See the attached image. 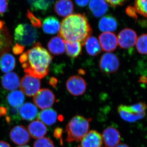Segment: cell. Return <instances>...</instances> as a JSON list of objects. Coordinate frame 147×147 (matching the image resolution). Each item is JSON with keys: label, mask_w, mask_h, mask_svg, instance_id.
<instances>
[{"label": "cell", "mask_w": 147, "mask_h": 147, "mask_svg": "<svg viewBox=\"0 0 147 147\" xmlns=\"http://www.w3.org/2000/svg\"><path fill=\"white\" fill-rule=\"evenodd\" d=\"M53 57L39 42L35 43L31 49L19 57L24 71L30 76L41 79L47 75Z\"/></svg>", "instance_id": "6da1fadb"}, {"label": "cell", "mask_w": 147, "mask_h": 147, "mask_svg": "<svg viewBox=\"0 0 147 147\" xmlns=\"http://www.w3.org/2000/svg\"><path fill=\"white\" fill-rule=\"evenodd\" d=\"M92 32L85 14L76 13L64 18L61 23L58 35L64 40L79 41L84 45Z\"/></svg>", "instance_id": "7a4b0ae2"}, {"label": "cell", "mask_w": 147, "mask_h": 147, "mask_svg": "<svg viewBox=\"0 0 147 147\" xmlns=\"http://www.w3.org/2000/svg\"><path fill=\"white\" fill-rule=\"evenodd\" d=\"M92 120L91 118L86 119L82 116L73 117L66 127L67 142L71 143L82 141L88 133L90 123Z\"/></svg>", "instance_id": "3957f363"}, {"label": "cell", "mask_w": 147, "mask_h": 147, "mask_svg": "<svg viewBox=\"0 0 147 147\" xmlns=\"http://www.w3.org/2000/svg\"><path fill=\"white\" fill-rule=\"evenodd\" d=\"M37 37L36 29L30 24H19L15 29L14 39L17 43L24 47L34 44Z\"/></svg>", "instance_id": "277c9868"}, {"label": "cell", "mask_w": 147, "mask_h": 147, "mask_svg": "<svg viewBox=\"0 0 147 147\" xmlns=\"http://www.w3.org/2000/svg\"><path fill=\"white\" fill-rule=\"evenodd\" d=\"M120 66L118 57L112 53L103 54L99 61V67L103 73L111 74L116 72Z\"/></svg>", "instance_id": "5b68a950"}, {"label": "cell", "mask_w": 147, "mask_h": 147, "mask_svg": "<svg viewBox=\"0 0 147 147\" xmlns=\"http://www.w3.org/2000/svg\"><path fill=\"white\" fill-rule=\"evenodd\" d=\"M55 94L48 89H42L34 95L33 101L38 108L46 109L53 106L55 102Z\"/></svg>", "instance_id": "8992f818"}, {"label": "cell", "mask_w": 147, "mask_h": 147, "mask_svg": "<svg viewBox=\"0 0 147 147\" xmlns=\"http://www.w3.org/2000/svg\"><path fill=\"white\" fill-rule=\"evenodd\" d=\"M20 87L22 92L27 96L31 97L39 90L40 81L37 78L26 74L21 79Z\"/></svg>", "instance_id": "52a82bcc"}, {"label": "cell", "mask_w": 147, "mask_h": 147, "mask_svg": "<svg viewBox=\"0 0 147 147\" xmlns=\"http://www.w3.org/2000/svg\"><path fill=\"white\" fill-rule=\"evenodd\" d=\"M67 89L69 92L75 96L84 94L86 89V81L80 76H72L68 79L66 84Z\"/></svg>", "instance_id": "ba28073f"}, {"label": "cell", "mask_w": 147, "mask_h": 147, "mask_svg": "<svg viewBox=\"0 0 147 147\" xmlns=\"http://www.w3.org/2000/svg\"><path fill=\"white\" fill-rule=\"evenodd\" d=\"M137 38V33L134 30L131 29L125 28L119 34L118 43L122 49H129L135 45Z\"/></svg>", "instance_id": "9c48e42d"}, {"label": "cell", "mask_w": 147, "mask_h": 147, "mask_svg": "<svg viewBox=\"0 0 147 147\" xmlns=\"http://www.w3.org/2000/svg\"><path fill=\"white\" fill-rule=\"evenodd\" d=\"M118 112L121 117L123 120L128 122H134L139 120L145 116V115L139 113L132 105H119L118 108Z\"/></svg>", "instance_id": "30bf717a"}, {"label": "cell", "mask_w": 147, "mask_h": 147, "mask_svg": "<svg viewBox=\"0 0 147 147\" xmlns=\"http://www.w3.org/2000/svg\"><path fill=\"white\" fill-rule=\"evenodd\" d=\"M10 139L16 144L24 145L28 143L30 139L28 129L23 125L14 127L10 132Z\"/></svg>", "instance_id": "8fae6325"}, {"label": "cell", "mask_w": 147, "mask_h": 147, "mask_svg": "<svg viewBox=\"0 0 147 147\" xmlns=\"http://www.w3.org/2000/svg\"><path fill=\"white\" fill-rule=\"evenodd\" d=\"M98 38L100 47L105 52H113L117 47V37L114 33L103 32L99 36Z\"/></svg>", "instance_id": "7c38bea8"}, {"label": "cell", "mask_w": 147, "mask_h": 147, "mask_svg": "<svg viewBox=\"0 0 147 147\" xmlns=\"http://www.w3.org/2000/svg\"><path fill=\"white\" fill-rule=\"evenodd\" d=\"M102 141L108 147H115L121 141V135L117 129L112 127L105 129L102 132Z\"/></svg>", "instance_id": "4fadbf2b"}, {"label": "cell", "mask_w": 147, "mask_h": 147, "mask_svg": "<svg viewBox=\"0 0 147 147\" xmlns=\"http://www.w3.org/2000/svg\"><path fill=\"white\" fill-rule=\"evenodd\" d=\"M11 38L4 22L0 20V56L10 49Z\"/></svg>", "instance_id": "5bb4252c"}, {"label": "cell", "mask_w": 147, "mask_h": 147, "mask_svg": "<svg viewBox=\"0 0 147 147\" xmlns=\"http://www.w3.org/2000/svg\"><path fill=\"white\" fill-rule=\"evenodd\" d=\"M102 144L101 134L95 130L88 132L82 140V147H100Z\"/></svg>", "instance_id": "9a60e30c"}, {"label": "cell", "mask_w": 147, "mask_h": 147, "mask_svg": "<svg viewBox=\"0 0 147 147\" xmlns=\"http://www.w3.org/2000/svg\"><path fill=\"white\" fill-rule=\"evenodd\" d=\"M74 5L71 0H58L55 3L54 9L57 15L61 17H67L74 11Z\"/></svg>", "instance_id": "2e32d148"}, {"label": "cell", "mask_w": 147, "mask_h": 147, "mask_svg": "<svg viewBox=\"0 0 147 147\" xmlns=\"http://www.w3.org/2000/svg\"><path fill=\"white\" fill-rule=\"evenodd\" d=\"M1 83L5 89L9 91L14 90L20 86L18 75L15 72H9L2 77Z\"/></svg>", "instance_id": "e0dca14e"}, {"label": "cell", "mask_w": 147, "mask_h": 147, "mask_svg": "<svg viewBox=\"0 0 147 147\" xmlns=\"http://www.w3.org/2000/svg\"><path fill=\"white\" fill-rule=\"evenodd\" d=\"M19 113L22 119L31 121L36 117L38 112L35 105L30 102H26L20 107Z\"/></svg>", "instance_id": "ac0fdd59"}, {"label": "cell", "mask_w": 147, "mask_h": 147, "mask_svg": "<svg viewBox=\"0 0 147 147\" xmlns=\"http://www.w3.org/2000/svg\"><path fill=\"white\" fill-rule=\"evenodd\" d=\"M47 47L50 53L53 55H62L65 52V40L60 36L54 37L49 41Z\"/></svg>", "instance_id": "d6986e66"}, {"label": "cell", "mask_w": 147, "mask_h": 147, "mask_svg": "<svg viewBox=\"0 0 147 147\" xmlns=\"http://www.w3.org/2000/svg\"><path fill=\"white\" fill-rule=\"evenodd\" d=\"M28 127L29 133L34 139L42 138L47 133L46 127L44 123L39 120L32 122L29 124Z\"/></svg>", "instance_id": "ffe728a7"}, {"label": "cell", "mask_w": 147, "mask_h": 147, "mask_svg": "<svg viewBox=\"0 0 147 147\" xmlns=\"http://www.w3.org/2000/svg\"><path fill=\"white\" fill-rule=\"evenodd\" d=\"M90 10L96 17H100L108 11V6L105 0H91L89 6Z\"/></svg>", "instance_id": "44dd1931"}, {"label": "cell", "mask_w": 147, "mask_h": 147, "mask_svg": "<svg viewBox=\"0 0 147 147\" xmlns=\"http://www.w3.org/2000/svg\"><path fill=\"white\" fill-rule=\"evenodd\" d=\"M60 26L57 18L54 16H48L43 21L42 28L45 33L54 34L59 32Z\"/></svg>", "instance_id": "7402d4cb"}, {"label": "cell", "mask_w": 147, "mask_h": 147, "mask_svg": "<svg viewBox=\"0 0 147 147\" xmlns=\"http://www.w3.org/2000/svg\"><path fill=\"white\" fill-rule=\"evenodd\" d=\"M117 26V22L116 18L110 15L102 17L98 24L99 30L104 32L115 31Z\"/></svg>", "instance_id": "603a6c76"}, {"label": "cell", "mask_w": 147, "mask_h": 147, "mask_svg": "<svg viewBox=\"0 0 147 147\" xmlns=\"http://www.w3.org/2000/svg\"><path fill=\"white\" fill-rule=\"evenodd\" d=\"M57 118V114L55 110L51 108L44 109L38 114V120L48 125H52L56 123Z\"/></svg>", "instance_id": "cb8c5ba5"}, {"label": "cell", "mask_w": 147, "mask_h": 147, "mask_svg": "<svg viewBox=\"0 0 147 147\" xmlns=\"http://www.w3.org/2000/svg\"><path fill=\"white\" fill-rule=\"evenodd\" d=\"M15 58L9 53H5L0 57V69L4 72H9L15 68Z\"/></svg>", "instance_id": "d4e9b609"}, {"label": "cell", "mask_w": 147, "mask_h": 147, "mask_svg": "<svg viewBox=\"0 0 147 147\" xmlns=\"http://www.w3.org/2000/svg\"><path fill=\"white\" fill-rule=\"evenodd\" d=\"M24 94L20 90L11 92L7 97L8 104L12 108H19L23 105L25 100Z\"/></svg>", "instance_id": "484cf974"}, {"label": "cell", "mask_w": 147, "mask_h": 147, "mask_svg": "<svg viewBox=\"0 0 147 147\" xmlns=\"http://www.w3.org/2000/svg\"><path fill=\"white\" fill-rule=\"evenodd\" d=\"M67 55L69 57L74 59L82 54V44L79 41L65 40Z\"/></svg>", "instance_id": "4316f807"}, {"label": "cell", "mask_w": 147, "mask_h": 147, "mask_svg": "<svg viewBox=\"0 0 147 147\" xmlns=\"http://www.w3.org/2000/svg\"><path fill=\"white\" fill-rule=\"evenodd\" d=\"M87 53L91 56H96L99 55L101 51V47L96 38L90 36L85 42Z\"/></svg>", "instance_id": "83f0119b"}, {"label": "cell", "mask_w": 147, "mask_h": 147, "mask_svg": "<svg viewBox=\"0 0 147 147\" xmlns=\"http://www.w3.org/2000/svg\"><path fill=\"white\" fill-rule=\"evenodd\" d=\"M34 10H47L52 6L55 0H27Z\"/></svg>", "instance_id": "f1b7e54d"}, {"label": "cell", "mask_w": 147, "mask_h": 147, "mask_svg": "<svg viewBox=\"0 0 147 147\" xmlns=\"http://www.w3.org/2000/svg\"><path fill=\"white\" fill-rule=\"evenodd\" d=\"M135 45L138 53L147 55V34L141 35L138 37Z\"/></svg>", "instance_id": "f546056e"}, {"label": "cell", "mask_w": 147, "mask_h": 147, "mask_svg": "<svg viewBox=\"0 0 147 147\" xmlns=\"http://www.w3.org/2000/svg\"><path fill=\"white\" fill-rule=\"evenodd\" d=\"M135 8L139 14L147 17V0H135Z\"/></svg>", "instance_id": "4dcf8cb0"}, {"label": "cell", "mask_w": 147, "mask_h": 147, "mask_svg": "<svg viewBox=\"0 0 147 147\" xmlns=\"http://www.w3.org/2000/svg\"><path fill=\"white\" fill-rule=\"evenodd\" d=\"M34 147H55V146L51 139L47 137H42L35 141Z\"/></svg>", "instance_id": "1f68e13d"}, {"label": "cell", "mask_w": 147, "mask_h": 147, "mask_svg": "<svg viewBox=\"0 0 147 147\" xmlns=\"http://www.w3.org/2000/svg\"><path fill=\"white\" fill-rule=\"evenodd\" d=\"M26 15L27 18L30 21L33 26L37 28H40L42 26V23L40 20L34 16L30 10L27 11Z\"/></svg>", "instance_id": "d6a6232c"}, {"label": "cell", "mask_w": 147, "mask_h": 147, "mask_svg": "<svg viewBox=\"0 0 147 147\" xmlns=\"http://www.w3.org/2000/svg\"><path fill=\"white\" fill-rule=\"evenodd\" d=\"M126 12L129 16L134 18H137V11L135 7L129 6L126 8Z\"/></svg>", "instance_id": "836d02e7"}, {"label": "cell", "mask_w": 147, "mask_h": 147, "mask_svg": "<svg viewBox=\"0 0 147 147\" xmlns=\"http://www.w3.org/2000/svg\"><path fill=\"white\" fill-rule=\"evenodd\" d=\"M127 0H105V1L108 2L113 7H116L119 5H122Z\"/></svg>", "instance_id": "e575fe53"}, {"label": "cell", "mask_w": 147, "mask_h": 147, "mask_svg": "<svg viewBox=\"0 0 147 147\" xmlns=\"http://www.w3.org/2000/svg\"><path fill=\"white\" fill-rule=\"evenodd\" d=\"M8 8L7 0H0V14L5 13Z\"/></svg>", "instance_id": "d590c367"}, {"label": "cell", "mask_w": 147, "mask_h": 147, "mask_svg": "<svg viewBox=\"0 0 147 147\" xmlns=\"http://www.w3.org/2000/svg\"><path fill=\"white\" fill-rule=\"evenodd\" d=\"M24 48L25 47L24 46L16 43L15 45L13 46L12 51L15 55H18L23 53L24 50Z\"/></svg>", "instance_id": "8d00e7d4"}, {"label": "cell", "mask_w": 147, "mask_h": 147, "mask_svg": "<svg viewBox=\"0 0 147 147\" xmlns=\"http://www.w3.org/2000/svg\"><path fill=\"white\" fill-rule=\"evenodd\" d=\"M62 134L63 130L61 128L58 127V128L55 129V132H54V136H55V138L60 139L61 143L62 142Z\"/></svg>", "instance_id": "74e56055"}, {"label": "cell", "mask_w": 147, "mask_h": 147, "mask_svg": "<svg viewBox=\"0 0 147 147\" xmlns=\"http://www.w3.org/2000/svg\"><path fill=\"white\" fill-rule=\"evenodd\" d=\"M76 4L81 7L86 6L89 2L90 0H75Z\"/></svg>", "instance_id": "f35d334b"}, {"label": "cell", "mask_w": 147, "mask_h": 147, "mask_svg": "<svg viewBox=\"0 0 147 147\" xmlns=\"http://www.w3.org/2000/svg\"><path fill=\"white\" fill-rule=\"evenodd\" d=\"M57 80L56 78H54V77H52L50 78V81H49V84L55 88L57 85Z\"/></svg>", "instance_id": "ab89813d"}, {"label": "cell", "mask_w": 147, "mask_h": 147, "mask_svg": "<svg viewBox=\"0 0 147 147\" xmlns=\"http://www.w3.org/2000/svg\"><path fill=\"white\" fill-rule=\"evenodd\" d=\"M0 147H11L10 145L7 142L0 141Z\"/></svg>", "instance_id": "60d3db41"}, {"label": "cell", "mask_w": 147, "mask_h": 147, "mask_svg": "<svg viewBox=\"0 0 147 147\" xmlns=\"http://www.w3.org/2000/svg\"><path fill=\"white\" fill-rule=\"evenodd\" d=\"M116 147H129L127 145L124 144H118Z\"/></svg>", "instance_id": "b9f144b4"}, {"label": "cell", "mask_w": 147, "mask_h": 147, "mask_svg": "<svg viewBox=\"0 0 147 147\" xmlns=\"http://www.w3.org/2000/svg\"><path fill=\"white\" fill-rule=\"evenodd\" d=\"M30 147L28 146H19V147Z\"/></svg>", "instance_id": "7bdbcfd3"}]
</instances>
